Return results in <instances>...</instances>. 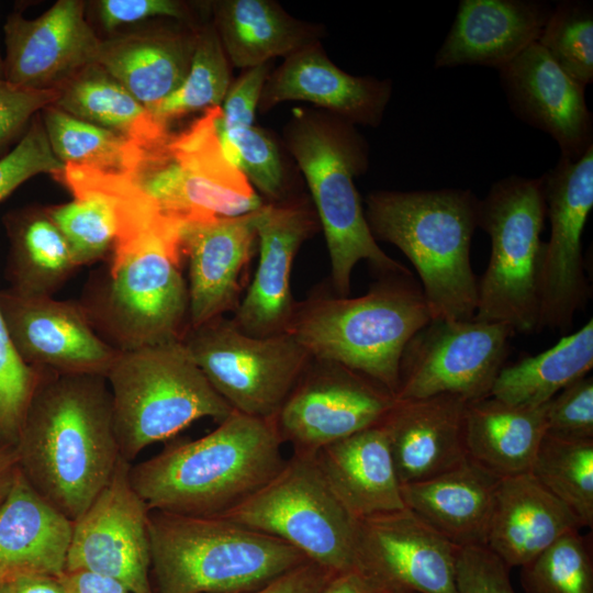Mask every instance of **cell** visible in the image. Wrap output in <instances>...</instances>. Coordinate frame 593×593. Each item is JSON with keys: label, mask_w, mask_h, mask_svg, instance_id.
<instances>
[{"label": "cell", "mask_w": 593, "mask_h": 593, "mask_svg": "<svg viewBox=\"0 0 593 593\" xmlns=\"http://www.w3.org/2000/svg\"><path fill=\"white\" fill-rule=\"evenodd\" d=\"M38 370L14 444L19 468L36 492L74 522L121 459L111 392L104 376Z\"/></svg>", "instance_id": "obj_1"}, {"label": "cell", "mask_w": 593, "mask_h": 593, "mask_svg": "<svg viewBox=\"0 0 593 593\" xmlns=\"http://www.w3.org/2000/svg\"><path fill=\"white\" fill-rule=\"evenodd\" d=\"M282 445L275 419L233 411L208 435L131 466L130 480L149 510L217 516L281 470Z\"/></svg>", "instance_id": "obj_2"}, {"label": "cell", "mask_w": 593, "mask_h": 593, "mask_svg": "<svg viewBox=\"0 0 593 593\" xmlns=\"http://www.w3.org/2000/svg\"><path fill=\"white\" fill-rule=\"evenodd\" d=\"M182 224L116 243L107 268L90 277L80 302L94 332L118 351L181 340L189 327Z\"/></svg>", "instance_id": "obj_3"}, {"label": "cell", "mask_w": 593, "mask_h": 593, "mask_svg": "<svg viewBox=\"0 0 593 593\" xmlns=\"http://www.w3.org/2000/svg\"><path fill=\"white\" fill-rule=\"evenodd\" d=\"M480 199L469 189L377 190L366 199L373 238L398 247L414 266L433 320L475 315L478 278L470 262Z\"/></svg>", "instance_id": "obj_4"}, {"label": "cell", "mask_w": 593, "mask_h": 593, "mask_svg": "<svg viewBox=\"0 0 593 593\" xmlns=\"http://www.w3.org/2000/svg\"><path fill=\"white\" fill-rule=\"evenodd\" d=\"M432 320L413 273H390L357 298L315 291L296 302L287 333L311 358L356 370L395 396L403 349Z\"/></svg>", "instance_id": "obj_5"}, {"label": "cell", "mask_w": 593, "mask_h": 593, "mask_svg": "<svg viewBox=\"0 0 593 593\" xmlns=\"http://www.w3.org/2000/svg\"><path fill=\"white\" fill-rule=\"evenodd\" d=\"M284 138L324 232L334 292L349 294L353 270L361 260L378 276L411 272L382 250L369 230L354 182L368 169V144L354 124L328 112L298 111Z\"/></svg>", "instance_id": "obj_6"}, {"label": "cell", "mask_w": 593, "mask_h": 593, "mask_svg": "<svg viewBox=\"0 0 593 593\" xmlns=\"http://www.w3.org/2000/svg\"><path fill=\"white\" fill-rule=\"evenodd\" d=\"M154 593H245L307 562L287 542L220 516L149 510Z\"/></svg>", "instance_id": "obj_7"}, {"label": "cell", "mask_w": 593, "mask_h": 593, "mask_svg": "<svg viewBox=\"0 0 593 593\" xmlns=\"http://www.w3.org/2000/svg\"><path fill=\"white\" fill-rule=\"evenodd\" d=\"M105 379L120 454L128 462L198 419L219 424L234 411L182 340L118 351Z\"/></svg>", "instance_id": "obj_8"}, {"label": "cell", "mask_w": 593, "mask_h": 593, "mask_svg": "<svg viewBox=\"0 0 593 593\" xmlns=\"http://www.w3.org/2000/svg\"><path fill=\"white\" fill-rule=\"evenodd\" d=\"M221 115V105L214 107L164 142L134 143L122 171L181 224L240 216L265 203L226 156L219 134Z\"/></svg>", "instance_id": "obj_9"}, {"label": "cell", "mask_w": 593, "mask_h": 593, "mask_svg": "<svg viewBox=\"0 0 593 593\" xmlns=\"http://www.w3.org/2000/svg\"><path fill=\"white\" fill-rule=\"evenodd\" d=\"M546 217L541 178L510 176L479 201L478 227L489 235L491 253L478 280L474 318L507 324L515 334L539 331Z\"/></svg>", "instance_id": "obj_10"}, {"label": "cell", "mask_w": 593, "mask_h": 593, "mask_svg": "<svg viewBox=\"0 0 593 593\" xmlns=\"http://www.w3.org/2000/svg\"><path fill=\"white\" fill-rule=\"evenodd\" d=\"M217 516L276 537L333 573L357 567V519L327 485L313 455L293 452L272 479Z\"/></svg>", "instance_id": "obj_11"}, {"label": "cell", "mask_w": 593, "mask_h": 593, "mask_svg": "<svg viewBox=\"0 0 593 593\" xmlns=\"http://www.w3.org/2000/svg\"><path fill=\"white\" fill-rule=\"evenodd\" d=\"M182 343L214 390L242 414L275 419L311 356L289 333L253 337L220 316Z\"/></svg>", "instance_id": "obj_12"}, {"label": "cell", "mask_w": 593, "mask_h": 593, "mask_svg": "<svg viewBox=\"0 0 593 593\" xmlns=\"http://www.w3.org/2000/svg\"><path fill=\"white\" fill-rule=\"evenodd\" d=\"M515 335L507 324L474 317L429 321L403 349L395 399L446 393L467 401L490 396Z\"/></svg>", "instance_id": "obj_13"}, {"label": "cell", "mask_w": 593, "mask_h": 593, "mask_svg": "<svg viewBox=\"0 0 593 593\" xmlns=\"http://www.w3.org/2000/svg\"><path fill=\"white\" fill-rule=\"evenodd\" d=\"M395 396L373 379L343 365L311 358L275 423L294 454L321 448L382 422Z\"/></svg>", "instance_id": "obj_14"}, {"label": "cell", "mask_w": 593, "mask_h": 593, "mask_svg": "<svg viewBox=\"0 0 593 593\" xmlns=\"http://www.w3.org/2000/svg\"><path fill=\"white\" fill-rule=\"evenodd\" d=\"M540 178L550 235L544 245L539 331L567 332L591 296L581 237L593 206V147L575 161L560 157Z\"/></svg>", "instance_id": "obj_15"}, {"label": "cell", "mask_w": 593, "mask_h": 593, "mask_svg": "<svg viewBox=\"0 0 593 593\" xmlns=\"http://www.w3.org/2000/svg\"><path fill=\"white\" fill-rule=\"evenodd\" d=\"M121 457L107 485L72 522L66 571L110 577L131 593H154L150 580L149 508Z\"/></svg>", "instance_id": "obj_16"}, {"label": "cell", "mask_w": 593, "mask_h": 593, "mask_svg": "<svg viewBox=\"0 0 593 593\" xmlns=\"http://www.w3.org/2000/svg\"><path fill=\"white\" fill-rule=\"evenodd\" d=\"M458 549L407 507L357 519V567L395 591L458 593Z\"/></svg>", "instance_id": "obj_17"}, {"label": "cell", "mask_w": 593, "mask_h": 593, "mask_svg": "<svg viewBox=\"0 0 593 593\" xmlns=\"http://www.w3.org/2000/svg\"><path fill=\"white\" fill-rule=\"evenodd\" d=\"M318 226L306 199L265 202L256 211L257 268L232 317L240 332L259 338L288 332L296 306L290 282L292 264Z\"/></svg>", "instance_id": "obj_18"}, {"label": "cell", "mask_w": 593, "mask_h": 593, "mask_svg": "<svg viewBox=\"0 0 593 593\" xmlns=\"http://www.w3.org/2000/svg\"><path fill=\"white\" fill-rule=\"evenodd\" d=\"M0 311L20 356L34 368L105 377L118 355L78 302L5 289L0 290Z\"/></svg>", "instance_id": "obj_19"}, {"label": "cell", "mask_w": 593, "mask_h": 593, "mask_svg": "<svg viewBox=\"0 0 593 593\" xmlns=\"http://www.w3.org/2000/svg\"><path fill=\"white\" fill-rule=\"evenodd\" d=\"M3 78L34 90H57L97 64L101 40L79 0H59L35 19L11 13L4 24Z\"/></svg>", "instance_id": "obj_20"}, {"label": "cell", "mask_w": 593, "mask_h": 593, "mask_svg": "<svg viewBox=\"0 0 593 593\" xmlns=\"http://www.w3.org/2000/svg\"><path fill=\"white\" fill-rule=\"evenodd\" d=\"M181 244L189 269V327L234 313L258 251L256 211L182 224Z\"/></svg>", "instance_id": "obj_21"}, {"label": "cell", "mask_w": 593, "mask_h": 593, "mask_svg": "<svg viewBox=\"0 0 593 593\" xmlns=\"http://www.w3.org/2000/svg\"><path fill=\"white\" fill-rule=\"evenodd\" d=\"M512 111L549 134L561 158L580 159L593 147V116L585 87L569 77L537 43L499 69Z\"/></svg>", "instance_id": "obj_22"}, {"label": "cell", "mask_w": 593, "mask_h": 593, "mask_svg": "<svg viewBox=\"0 0 593 593\" xmlns=\"http://www.w3.org/2000/svg\"><path fill=\"white\" fill-rule=\"evenodd\" d=\"M392 93L390 80L353 76L329 60L320 42L284 57L265 82L258 109L306 101L351 124L377 127Z\"/></svg>", "instance_id": "obj_23"}, {"label": "cell", "mask_w": 593, "mask_h": 593, "mask_svg": "<svg viewBox=\"0 0 593 593\" xmlns=\"http://www.w3.org/2000/svg\"><path fill=\"white\" fill-rule=\"evenodd\" d=\"M467 400L455 394L395 399L381 425L401 484L448 471L468 459Z\"/></svg>", "instance_id": "obj_24"}, {"label": "cell", "mask_w": 593, "mask_h": 593, "mask_svg": "<svg viewBox=\"0 0 593 593\" xmlns=\"http://www.w3.org/2000/svg\"><path fill=\"white\" fill-rule=\"evenodd\" d=\"M551 10L538 0H461L434 65L499 70L538 41Z\"/></svg>", "instance_id": "obj_25"}, {"label": "cell", "mask_w": 593, "mask_h": 593, "mask_svg": "<svg viewBox=\"0 0 593 593\" xmlns=\"http://www.w3.org/2000/svg\"><path fill=\"white\" fill-rule=\"evenodd\" d=\"M581 529L574 514L530 472L500 479L485 547L510 569L522 567L564 534Z\"/></svg>", "instance_id": "obj_26"}, {"label": "cell", "mask_w": 593, "mask_h": 593, "mask_svg": "<svg viewBox=\"0 0 593 593\" xmlns=\"http://www.w3.org/2000/svg\"><path fill=\"white\" fill-rule=\"evenodd\" d=\"M72 522L29 483L21 470L0 505V581L66 571Z\"/></svg>", "instance_id": "obj_27"}, {"label": "cell", "mask_w": 593, "mask_h": 593, "mask_svg": "<svg viewBox=\"0 0 593 593\" xmlns=\"http://www.w3.org/2000/svg\"><path fill=\"white\" fill-rule=\"evenodd\" d=\"M314 459L327 485L354 518L405 507L381 423L321 448Z\"/></svg>", "instance_id": "obj_28"}, {"label": "cell", "mask_w": 593, "mask_h": 593, "mask_svg": "<svg viewBox=\"0 0 593 593\" xmlns=\"http://www.w3.org/2000/svg\"><path fill=\"white\" fill-rule=\"evenodd\" d=\"M500 479L469 458L435 477L401 484L405 507L457 547L485 546Z\"/></svg>", "instance_id": "obj_29"}, {"label": "cell", "mask_w": 593, "mask_h": 593, "mask_svg": "<svg viewBox=\"0 0 593 593\" xmlns=\"http://www.w3.org/2000/svg\"><path fill=\"white\" fill-rule=\"evenodd\" d=\"M197 31H143L101 40L97 64L147 110L184 81Z\"/></svg>", "instance_id": "obj_30"}, {"label": "cell", "mask_w": 593, "mask_h": 593, "mask_svg": "<svg viewBox=\"0 0 593 593\" xmlns=\"http://www.w3.org/2000/svg\"><path fill=\"white\" fill-rule=\"evenodd\" d=\"M546 405H512L491 395L468 401V458L497 479L530 472L546 435Z\"/></svg>", "instance_id": "obj_31"}, {"label": "cell", "mask_w": 593, "mask_h": 593, "mask_svg": "<svg viewBox=\"0 0 593 593\" xmlns=\"http://www.w3.org/2000/svg\"><path fill=\"white\" fill-rule=\"evenodd\" d=\"M212 13L228 60L246 69L287 57L322 34L321 27L294 19L271 0L215 1Z\"/></svg>", "instance_id": "obj_32"}, {"label": "cell", "mask_w": 593, "mask_h": 593, "mask_svg": "<svg viewBox=\"0 0 593 593\" xmlns=\"http://www.w3.org/2000/svg\"><path fill=\"white\" fill-rule=\"evenodd\" d=\"M3 225L9 289L25 296H52L78 267L46 208L12 210L3 216Z\"/></svg>", "instance_id": "obj_33"}, {"label": "cell", "mask_w": 593, "mask_h": 593, "mask_svg": "<svg viewBox=\"0 0 593 593\" xmlns=\"http://www.w3.org/2000/svg\"><path fill=\"white\" fill-rule=\"evenodd\" d=\"M53 105L139 145L169 137L167 126L99 64L82 68L63 83Z\"/></svg>", "instance_id": "obj_34"}, {"label": "cell", "mask_w": 593, "mask_h": 593, "mask_svg": "<svg viewBox=\"0 0 593 593\" xmlns=\"http://www.w3.org/2000/svg\"><path fill=\"white\" fill-rule=\"evenodd\" d=\"M593 367V320L562 336L549 349L503 366L491 396L512 405L538 407L589 374Z\"/></svg>", "instance_id": "obj_35"}, {"label": "cell", "mask_w": 593, "mask_h": 593, "mask_svg": "<svg viewBox=\"0 0 593 593\" xmlns=\"http://www.w3.org/2000/svg\"><path fill=\"white\" fill-rule=\"evenodd\" d=\"M530 473L578 518L593 527V439L545 435Z\"/></svg>", "instance_id": "obj_36"}, {"label": "cell", "mask_w": 593, "mask_h": 593, "mask_svg": "<svg viewBox=\"0 0 593 593\" xmlns=\"http://www.w3.org/2000/svg\"><path fill=\"white\" fill-rule=\"evenodd\" d=\"M230 86V60L210 23L197 31L191 66L182 85L148 111L167 126L189 113L220 107Z\"/></svg>", "instance_id": "obj_37"}, {"label": "cell", "mask_w": 593, "mask_h": 593, "mask_svg": "<svg viewBox=\"0 0 593 593\" xmlns=\"http://www.w3.org/2000/svg\"><path fill=\"white\" fill-rule=\"evenodd\" d=\"M42 122L51 148L61 164L123 171L132 141L53 104L42 110Z\"/></svg>", "instance_id": "obj_38"}, {"label": "cell", "mask_w": 593, "mask_h": 593, "mask_svg": "<svg viewBox=\"0 0 593 593\" xmlns=\"http://www.w3.org/2000/svg\"><path fill=\"white\" fill-rule=\"evenodd\" d=\"M74 200L46 208L65 237L77 267L110 257L116 240V219L111 203L99 192L70 191Z\"/></svg>", "instance_id": "obj_39"}, {"label": "cell", "mask_w": 593, "mask_h": 593, "mask_svg": "<svg viewBox=\"0 0 593 593\" xmlns=\"http://www.w3.org/2000/svg\"><path fill=\"white\" fill-rule=\"evenodd\" d=\"M519 568L524 593H593L592 536L573 529Z\"/></svg>", "instance_id": "obj_40"}, {"label": "cell", "mask_w": 593, "mask_h": 593, "mask_svg": "<svg viewBox=\"0 0 593 593\" xmlns=\"http://www.w3.org/2000/svg\"><path fill=\"white\" fill-rule=\"evenodd\" d=\"M569 77L586 88L593 82V10L582 1L552 8L537 41Z\"/></svg>", "instance_id": "obj_41"}, {"label": "cell", "mask_w": 593, "mask_h": 593, "mask_svg": "<svg viewBox=\"0 0 593 593\" xmlns=\"http://www.w3.org/2000/svg\"><path fill=\"white\" fill-rule=\"evenodd\" d=\"M220 139L226 156L246 176L251 186L269 199L280 201L283 195V169L272 139L251 125L222 131Z\"/></svg>", "instance_id": "obj_42"}, {"label": "cell", "mask_w": 593, "mask_h": 593, "mask_svg": "<svg viewBox=\"0 0 593 593\" xmlns=\"http://www.w3.org/2000/svg\"><path fill=\"white\" fill-rule=\"evenodd\" d=\"M40 370L20 356L0 311V441L14 445Z\"/></svg>", "instance_id": "obj_43"}, {"label": "cell", "mask_w": 593, "mask_h": 593, "mask_svg": "<svg viewBox=\"0 0 593 593\" xmlns=\"http://www.w3.org/2000/svg\"><path fill=\"white\" fill-rule=\"evenodd\" d=\"M64 169L54 155L42 120H32L12 150L0 158V202L19 186L38 174L54 177Z\"/></svg>", "instance_id": "obj_44"}, {"label": "cell", "mask_w": 593, "mask_h": 593, "mask_svg": "<svg viewBox=\"0 0 593 593\" xmlns=\"http://www.w3.org/2000/svg\"><path fill=\"white\" fill-rule=\"evenodd\" d=\"M546 435L593 439V378L585 376L556 394L546 405Z\"/></svg>", "instance_id": "obj_45"}, {"label": "cell", "mask_w": 593, "mask_h": 593, "mask_svg": "<svg viewBox=\"0 0 593 593\" xmlns=\"http://www.w3.org/2000/svg\"><path fill=\"white\" fill-rule=\"evenodd\" d=\"M510 568L485 546L459 547L456 562L458 593H515Z\"/></svg>", "instance_id": "obj_46"}, {"label": "cell", "mask_w": 593, "mask_h": 593, "mask_svg": "<svg viewBox=\"0 0 593 593\" xmlns=\"http://www.w3.org/2000/svg\"><path fill=\"white\" fill-rule=\"evenodd\" d=\"M56 98L57 90H34L0 78V149L22 137L35 114Z\"/></svg>", "instance_id": "obj_47"}, {"label": "cell", "mask_w": 593, "mask_h": 593, "mask_svg": "<svg viewBox=\"0 0 593 593\" xmlns=\"http://www.w3.org/2000/svg\"><path fill=\"white\" fill-rule=\"evenodd\" d=\"M269 74L270 61L247 68L234 83H231L221 104L220 130L253 125L261 91Z\"/></svg>", "instance_id": "obj_48"}, {"label": "cell", "mask_w": 593, "mask_h": 593, "mask_svg": "<svg viewBox=\"0 0 593 593\" xmlns=\"http://www.w3.org/2000/svg\"><path fill=\"white\" fill-rule=\"evenodd\" d=\"M94 7L99 22L109 31L150 18L188 16L186 5L175 0H100Z\"/></svg>", "instance_id": "obj_49"}, {"label": "cell", "mask_w": 593, "mask_h": 593, "mask_svg": "<svg viewBox=\"0 0 593 593\" xmlns=\"http://www.w3.org/2000/svg\"><path fill=\"white\" fill-rule=\"evenodd\" d=\"M333 574L307 561L266 586L245 593H320Z\"/></svg>", "instance_id": "obj_50"}, {"label": "cell", "mask_w": 593, "mask_h": 593, "mask_svg": "<svg viewBox=\"0 0 593 593\" xmlns=\"http://www.w3.org/2000/svg\"><path fill=\"white\" fill-rule=\"evenodd\" d=\"M320 593H395V590L356 567L333 574Z\"/></svg>", "instance_id": "obj_51"}, {"label": "cell", "mask_w": 593, "mask_h": 593, "mask_svg": "<svg viewBox=\"0 0 593 593\" xmlns=\"http://www.w3.org/2000/svg\"><path fill=\"white\" fill-rule=\"evenodd\" d=\"M59 578L66 593H131L119 581L90 571H65Z\"/></svg>", "instance_id": "obj_52"}, {"label": "cell", "mask_w": 593, "mask_h": 593, "mask_svg": "<svg viewBox=\"0 0 593 593\" xmlns=\"http://www.w3.org/2000/svg\"><path fill=\"white\" fill-rule=\"evenodd\" d=\"M11 593H66L59 577L43 573L20 574L8 581Z\"/></svg>", "instance_id": "obj_53"}, {"label": "cell", "mask_w": 593, "mask_h": 593, "mask_svg": "<svg viewBox=\"0 0 593 593\" xmlns=\"http://www.w3.org/2000/svg\"><path fill=\"white\" fill-rule=\"evenodd\" d=\"M19 469L15 446L0 441V505L9 494Z\"/></svg>", "instance_id": "obj_54"}, {"label": "cell", "mask_w": 593, "mask_h": 593, "mask_svg": "<svg viewBox=\"0 0 593 593\" xmlns=\"http://www.w3.org/2000/svg\"><path fill=\"white\" fill-rule=\"evenodd\" d=\"M0 593H11L8 581L0 582Z\"/></svg>", "instance_id": "obj_55"}, {"label": "cell", "mask_w": 593, "mask_h": 593, "mask_svg": "<svg viewBox=\"0 0 593 593\" xmlns=\"http://www.w3.org/2000/svg\"><path fill=\"white\" fill-rule=\"evenodd\" d=\"M3 72H4V64H3V57L0 52V78H3Z\"/></svg>", "instance_id": "obj_56"}, {"label": "cell", "mask_w": 593, "mask_h": 593, "mask_svg": "<svg viewBox=\"0 0 593 593\" xmlns=\"http://www.w3.org/2000/svg\"><path fill=\"white\" fill-rule=\"evenodd\" d=\"M395 593H412V592H405V591H395Z\"/></svg>", "instance_id": "obj_57"}, {"label": "cell", "mask_w": 593, "mask_h": 593, "mask_svg": "<svg viewBox=\"0 0 593 593\" xmlns=\"http://www.w3.org/2000/svg\"><path fill=\"white\" fill-rule=\"evenodd\" d=\"M0 582H2V581H0Z\"/></svg>", "instance_id": "obj_58"}]
</instances>
